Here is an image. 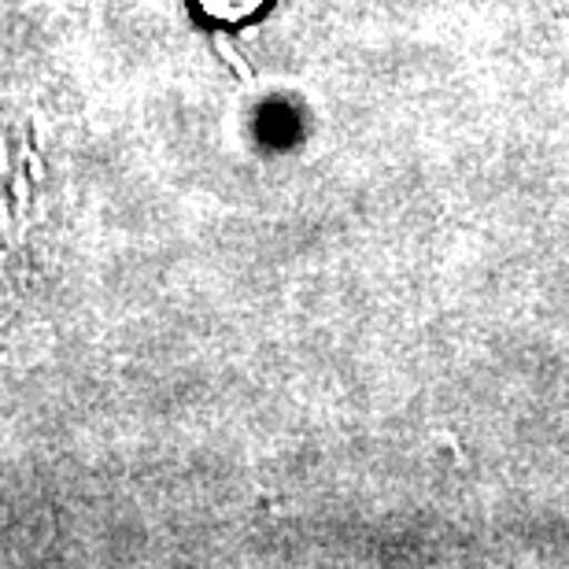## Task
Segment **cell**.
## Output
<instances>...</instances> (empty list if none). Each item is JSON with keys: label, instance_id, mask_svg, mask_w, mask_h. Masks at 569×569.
Wrapping results in <instances>:
<instances>
[{"label": "cell", "instance_id": "1", "mask_svg": "<svg viewBox=\"0 0 569 569\" xmlns=\"http://www.w3.org/2000/svg\"><path fill=\"white\" fill-rule=\"evenodd\" d=\"M197 4L208 11L211 19H226V22H237L244 16H252L267 4V0H197Z\"/></svg>", "mask_w": 569, "mask_h": 569}]
</instances>
